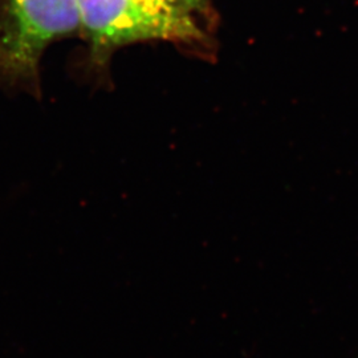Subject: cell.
Instances as JSON below:
<instances>
[{
  "mask_svg": "<svg viewBox=\"0 0 358 358\" xmlns=\"http://www.w3.org/2000/svg\"><path fill=\"white\" fill-rule=\"evenodd\" d=\"M7 6L0 65L10 73H32L43 48L81 24L78 0H8Z\"/></svg>",
  "mask_w": 358,
  "mask_h": 358,
  "instance_id": "2",
  "label": "cell"
},
{
  "mask_svg": "<svg viewBox=\"0 0 358 358\" xmlns=\"http://www.w3.org/2000/svg\"><path fill=\"white\" fill-rule=\"evenodd\" d=\"M78 8L81 24L97 51L143 40L201 38L192 13L170 0H78Z\"/></svg>",
  "mask_w": 358,
  "mask_h": 358,
  "instance_id": "1",
  "label": "cell"
},
{
  "mask_svg": "<svg viewBox=\"0 0 358 358\" xmlns=\"http://www.w3.org/2000/svg\"><path fill=\"white\" fill-rule=\"evenodd\" d=\"M173 4H176L179 8L192 13L195 10L201 8L205 0H170Z\"/></svg>",
  "mask_w": 358,
  "mask_h": 358,
  "instance_id": "3",
  "label": "cell"
}]
</instances>
